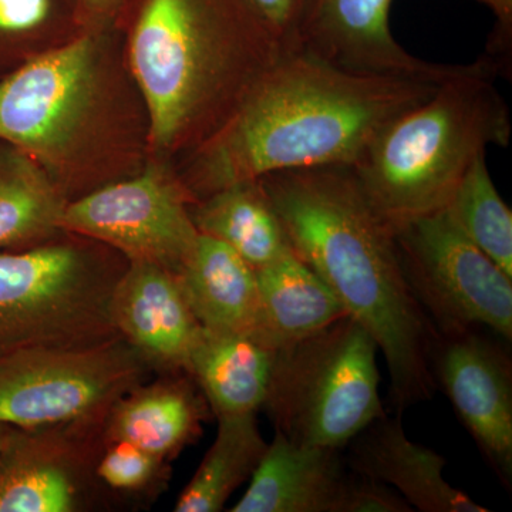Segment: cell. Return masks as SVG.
Here are the masks:
<instances>
[{"label":"cell","mask_w":512,"mask_h":512,"mask_svg":"<svg viewBox=\"0 0 512 512\" xmlns=\"http://www.w3.org/2000/svg\"><path fill=\"white\" fill-rule=\"evenodd\" d=\"M439 84L349 72L305 49L284 55L175 171L197 202L268 174L353 165L387 123L429 99Z\"/></svg>","instance_id":"1"},{"label":"cell","mask_w":512,"mask_h":512,"mask_svg":"<svg viewBox=\"0 0 512 512\" xmlns=\"http://www.w3.org/2000/svg\"><path fill=\"white\" fill-rule=\"evenodd\" d=\"M289 247L376 340L396 413L433 396L437 335L404 275L396 239L373 210L352 165L258 178Z\"/></svg>","instance_id":"2"},{"label":"cell","mask_w":512,"mask_h":512,"mask_svg":"<svg viewBox=\"0 0 512 512\" xmlns=\"http://www.w3.org/2000/svg\"><path fill=\"white\" fill-rule=\"evenodd\" d=\"M0 140L42 165L69 202L144 170L150 111L113 20L0 79Z\"/></svg>","instance_id":"3"},{"label":"cell","mask_w":512,"mask_h":512,"mask_svg":"<svg viewBox=\"0 0 512 512\" xmlns=\"http://www.w3.org/2000/svg\"><path fill=\"white\" fill-rule=\"evenodd\" d=\"M113 22L150 111L151 158L174 167L284 56L247 0H123Z\"/></svg>","instance_id":"4"},{"label":"cell","mask_w":512,"mask_h":512,"mask_svg":"<svg viewBox=\"0 0 512 512\" xmlns=\"http://www.w3.org/2000/svg\"><path fill=\"white\" fill-rule=\"evenodd\" d=\"M485 59L458 66L429 99L387 123L352 165L393 234L444 210L478 157L507 147L511 116Z\"/></svg>","instance_id":"5"},{"label":"cell","mask_w":512,"mask_h":512,"mask_svg":"<svg viewBox=\"0 0 512 512\" xmlns=\"http://www.w3.org/2000/svg\"><path fill=\"white\" fill-rule=\"evenodd\" d=\"M127 266L116 249L69 231L0 251V357L117 338L111 299Z\"/></svg>","instance_id":"6"},{"label":"cell","mask_w":512,"mask_h":512,"mask_svg":"<svg viewBox=\"0 0 512 512\" xmlns=\"http://www.w3.org/2000/svg\"><path fill=\"white\" fill-rule=\"evenodd\" d=\"M379 346L352 316L278 349L262 410L293 443L342 450L386 416Z\"/></svg>","instance_id":"7"},{"label":"cell","mask_w":512,"mask_h":512,"mask_svg":"<svg viewBox=\"0 0 512 512\" xmlns=\"http://www.w3.org/2000/svg\"><path fill=\"white\" fill-rule=\"evenodd\" d=\"M150 373L120 336L83 348L10 353L0 357V424L28 430L103 419Z\"/></svg>","instance_id":"8"},{"label":"cell","mask_w":512,"mask_h":512,"mask_svg":"<svg viewBox=\"0 0 512 512\" xmlns=\"http://www.w3.org/2000/svg\"><path fill=\"white\" fill-rule=\"evenodd\" d=\"M404 275L439 336L488 329L512 339V278L444 210L394 232Z\"/></svg>","instance_id":"9"},{"label":"cell","mask_w":512,"mask_h":512,"mask_svg":"<svg viewBox=\"0 0 512 512\" xmlns=\"http://www.w3.org/2000/svg\"><path fill=\"white\" fill-rule=\"evenodd\" d=\"M192 204L174 165L150 158L141 173L69 202L62 227L178 276L200 237Z\"/></svg>","instance_id":"10"},{"label":"cell","mask_w":512,"mask_h":512,"mask_svg":"<svg viewBox=\"0 0 512 512\" xmlns=\"http://www.w3.org/2000/svg\"><path fill=\"white\" fill-rule=\"evenodd\" d=\"M104 417L15 429L0 450V512L101 511L92 447Z\"/></svg>","instance_id":"11"},{"label":"cell","mask_w":512,"mask_h":512,"mask_svg":"<svg viewBox=\"0 0 512 512\" xmlns=\"http://www.w3.org/2000/svg\"><path fill=\"white\" fill-rule=\"evenodd\" d=\"M433 376L485 460L511 487L512 366L507 350L481 330L439 336Z\"/></svg>","instance_id":"12"},{"label":"cell","mask_w":512,"mask_h":512,"mask_svg":"<svg viewBox=\"0 0 512 512\" xmlns=\"http://www.w3.org/2000/svg\"><path fill=\"white\" fill-rule=\"evenodd\" d=\"M111 319L151 373L187 372L202 328L177 275L147 262H128L111 299Z\"/></svg>","instance_id":"13"},{"label":"cell","mask_w":512,"mask_h":512,"mask_svg":"<svg viewBox=\"0 0 512 512\" xmlns=\"http://www.w3.org/2000/svg\"><path fill=\"white\" fill-rule=\"evenodd\" d=\"M393 0H318L305 50L340 69L441 83L458 66L407 53L390 30Z\"/></svg>","instance_id":"14"},{"label":"cell","mask_w":512,"mask_h":512,"mask_svg":"<svg viewBox=\"0 0 512 512\" xmlns=\"http://www.w3.org/2000/svg\"><path fill=\"white\" fill-rule=\"evenodd\" d=\"M350 470L392 487L423 512H487L444 478L446 458L407 437L402 413L380 417L348 444Z\"/></svg>","instance_id":"15"},{"label":"cell","mask_w":512,"mask_h":512,"mask_svg":"<svg viewBox=\"0 0 512 512\" xmlns=\"http://www.w3.org/2000/svg\"><path fill=\"white\" fill-rule=\"evenodd\" d=\"M352 470L340 450L293 443L275 431L232 512H338Z\"/></svg>","instance_id":"16"},{"label":"cell","mask_w":512,"mask_h":512,"mask_svg":"<svg viewBox=\"0 0 512 512\" xmlns=\"http://www.w3.org/2000/svg\"><path fill=\"white\" fill-rule=\"evenodd\" d=\"M210 414L204 394L187 372L160 375L120 397L104 417L103 431L173 463L200 439Z\"/></svg>","instance_id":"17"},{"label":"cell","mask_w":512,"mask_h":512,"mask_svg":"<svg viewBox=\"0 0 512 512\" xmlns=\"http://www.w3.org/2000/svg\"><path fill=\"white\" fill-rule=\"evenodd\" d=\"M278 349L255 332L202 329L187 373L221 417L258 414L264 406Z\"/></svg>","instance_id":"18"},{"label":"cell","mask_w":512,"mask_h":512,"mask_svg":"<svg viewBox=\"0 0 512 512\" xmlns=\"http://www.w3.org/2000/svg\"><path fill=\"white\" fill-rule=\"evenodd\" d=\"M177 278L202 329L258 333L261 305L255 269L224 242L200 234Z\"/></svg>","instance_id":"19"},{"label":"cell","mask_w":512,"mask_h":512,"mask_svg":"<svg viewBox=\"0 0 512 512\" xmlns=\"http://www.w3.org/2000/svg\"><path fill=\"white\" fill-rule=\"evenodd\" d=\"M255 272L261 305L258 335L276 349L348 315L335 293L292 249Z\"/></svg>","instance_id":"20"},{"label":"cell","mask_w":512,"mask_h":512,"mask_svg":"<svg viewBox=\"0 0 512 512\" xmlns=\"http://www.w3.org/2000/svg\"><path fill=\"white\" fill-rule=\"evenodd\" d=\"M195 228L224 242L254 269L291 251L285 229L259 180L212 192L191 205Z\"/></svg>","instance_id":"21"},{"label":"cell","mask_w":512,"mask_h":512,"mask_svg":"<svg viewBox=\"0 0 512 512\" xmlns=\"http://www.w3.org/2000/svg\"><path fill=\"white\" fill-rule=\"evenodd\" d=\"M69 201L22 148L0 140V251L35 247L55 238Z\"/></svg>","instance_id":"22"},{"label":"cell","mask_w":512,"mask_h":512,"mask_svg":"<svg viewBox=\"0 0 512 512\" xmlns=\"http://www.w3.org/2000/svg\"><path fill=\"white\" fill-rule=\"evenodd\" d=\"M217 436L202 458L190 483L175 501V512H218L264 457L268 443L259 430L256 414L221 417Z\"/></svg>","instance_id":"23"},{"label":"cell","mask_w":512,"mask_h":512,"mask_svg":"<svg viewBox=\"0 0 512 512\" xmlns=\"http://www.w3.org/2000/svg\"><path fill=\"white\" fill-rule=\"evenodd\" d=\"M76 0H0V79L82 36Z\"/></svg>","instance_id":"24"},{"label":"cell","mask_w":512,"mask_h":512,"mask_svg":"<svg viewBox=\"0 0 512 512\" xmlns=\"http://www.w3.org/2000/svg\"><path fill=\"white\" fill-rule=\"evenodd\" d=\"M170 461L103 431L94 436L92 480L101 511L150 508L167 491L173 477Z\"/></svg>","instance_id":"25"},{"label":"cell","mask_w":512,"mask_h":512,"mask_svg":"<svg viewBox=\"0 0 512 512\" xmlns=\"http://www.w3.org/2000/svg\"><path fill=\"white\" fill-rule=\"evenodd\" d=\"M447 208L464 234L512 278V212L491 180L485 154L471 165Z\"/></svg>","instance_id":"26"},{"label":"cell","mask_w":512,"mask_h":512,"mask_svg":"<svg viewBox=\"0 0 512 512\" xmlns=\"http://www.w3.org/2000/svg\"><path fill=\"white\" fill-rule=\"evenodd\" d=\"M282 55L305 49L318 0H247Z\"/></svg>","instance_id":"27"},{"label":"cell","mask_w":512,"mask_h":512,"mask_svg":"<svg viewBox=\"0 0 512 512\" xmlns=\"http://www.w3.org/2000/svg\"><path fill=\"white\" fill-rule=\"evenodd\" d=\"M412 505L389 485L352 471L338 512H412Z\"/></svg>","instance_id":"28"},{"label":"cell","mask_w":512,"mask_h":512,"mask_svg":"<svg viewBox=\"0 0 512 512\" xmlns=\"http://www.w3.org/2000/svg\"><path fill=\"white\" fill-rule=\"evenodd\" d=\"M495 25L487 43L483 59L494 67L497 74L507 76L512 60V0H495Z\"/></svg>","instance_id":"29"},{"label":"cell","mask_w":512,"mask_h":512,"mask_svg":"<svg viewBox=\"0 0 512 512\" xmlns=\"http://www.w3.org/2000/svg\"><path fill=\"white\" fill-rule=\"evenodd\" d=\"M90 25L113 20L123 0H76Z\"/></svg>","instance_id":"30"},{"label":"cell","mask_w":512,"mask_h":512,"mask_svg":"<svg viewBox=\"0 0 512 512\" xmlns=\"http://www.w3.org/2000/svg\"><path fill=\"white\" fill-rule=\"evenodd\" d=\"M13 427L5 426V424H0V450H2L3 446L8 443L10 436H12Z\"/></svg>","instance_id":"31"},{"label":"cell","mask_w":512,"mask_h":512,"mask_svg":"<svg viewBox=\"0 0 512 512\" xmlns=\"http://www.w3.org/2000/svg\"><path fill=\"white\" fill-rule=\"evenodd\" d=\"M477 2L483 3V5L487 6L491 10L494 9L495 0H477Z\"/></svg>","instance_id":"32"}]
</instances>
